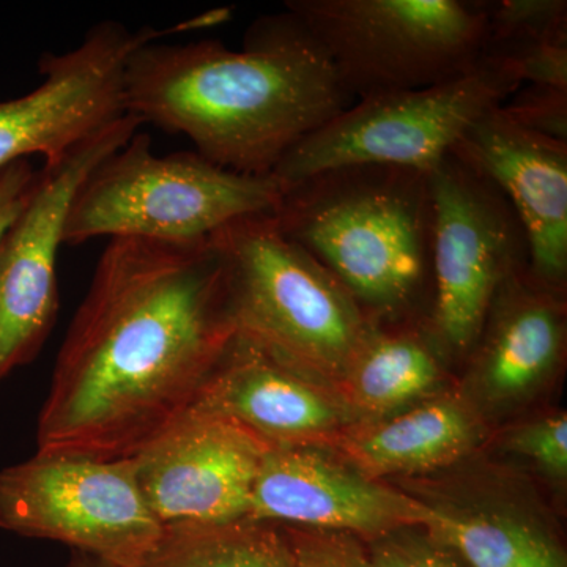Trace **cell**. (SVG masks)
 Returning a JSON list of instances; mask_svg holds the SVG:
<instances>
[{
    "label": "cell",
    "instance_id": "cell-1",
    "mask_svg": "<svg viewBox=\"0 0 567 567\" xmlns=\"http://www.w3.org/2000/svg\"><path fill=\"white\" fill-rule=\"evenodd\" d=\"M235 334L212 238L110 240L63 339L37 453L133 457L193 409Z\"/></svg>",
    "mask_w": 567,
    "mask_h": 567
},
{
    "label": "cell",
    "instance_id": "cell-2",
    "mask_svg": "<svg viewBox=\"0 0 567 567\" xmlns=\"http://www.w3.org/2000/svg\"><path fill=\"white\" fill-rule=\"evenodd\" d=\"M126 114L181 133L224 169L267 177L298 142L357 100L290 11L249 25L244 48L218 40L137 48L123 78Z\"/></svg>",
    "mask_w": 567,
    "mask_h": 567
},
{
    "label": "cell",
    "instance_id": "cell-3",
    "mask_svg": "<svg viewBox=\"0 0 567 567\" xmlns=\"http://www.w3.org/2000/svg\"><path fill=\"white\" fill-rule=\"evenodd\" d=\"M279 230L349 293L369 323L413 311L434 297L429 174L347 166L282 189Z\"/></svg>",
    "mask_w": 567,
    "mask_h": 567
},
{
    "label": "cell",
    "instance_id": "cell-4",
    "mask_svg": "<svg viewBox=\"0 0 567 567\" xmlns=\"http://www.w3.org/2000/svg\"><path fill=\"white\" fill-rule=\"evenodd\" d=\"M221 252L237 331L279 361L341 382L371 323L333 276L256 215L212 237Z\"/></svg>",
    "mask_w": 567,
    "mask_h": 567
},
{
    "label": "cell",
    "instance_id": "cell-5",
    "mask_svg": "<svg viewBox=\"0 0 567 567\" xmlns=\"http://www.w3.org/2000/svg\"><path fill=\"white\" fill-rule=\"evenodd\" d=\"M282 189L274 175L224 169L196 152L156 155L137 132L82 182L63 244L100 237L196 244L238 219L271 215Z\"/></svg>",
    "mask_w": 567,
    "mask_h": 567
},
{
    "label": "cell",
    "instance_id": "cell-6",
    "mask_svg": "<svg viewBox=\"0 0 567 567\" xmlns=\"http://www.w3.org/2000/svg\"><path fill=\"white\" fill-rule=\"evenodd\" d=\"M354 100L417 91L483 63L487 2L289 0Z\"/></svg>",
    "mask_w": 567,
    "mask_h": 567
},
{
    "label": "cell",
    "instance_id": "cell-7",
    "mask_svg": "<svg viewBox=\"0 0 567 567\" xmlns=\"http://www.w3.org/2000/svg\"><path fill=\"white\" fill-rule=\"evenodd\" d=\"M518 89L483 61L480 69L443 84L365 96L298 142L271 175L284 189L347 166L432 173L481 115Z\"/></svg>",
    "mask_w": 567,
    "mask_h": 567
},
{
    "label": "cell",
    "instance_id": "cell-8",
    "mask_svg": "<svg viewBox=\"0 0 567 567\" xmlns=\"http://www.w3.org/2000/svg\"><path fill=\"white\" fill-rule=\"evenodd\" d=\"M0 527L58 540L114 567L144 565L164 529L132 457L39 453L0 473Z\"/></svg>",
    "mask_w": 567,
    "mask_h": 567
},
{
    "label": "cell",
    "instance_id": "cell-9",
    "mask_svg": "<svg viewBox=\"0 0 567 567\" xmlns=\"http://www.w3.org/2000/svg\"><path fill=\"white\" fill-rule=\"evenodd\" d=\"M432 301L429 330L447 352H473L503 284L528 267L516 212L483 175L453 153L429 173Z\"/></svg>",
    "mask_w": 567,
    "mask_h": 567
},
{
    "label": "cell",
    "instance_id": "cell-10",
    "mask_svg": "<svg viewBox=\"0 0 567 567\" xmlns=\"http://www.w3.org/2000/svg\"><path fill=\"white\" fill-rule=\"evenodd\" d=\"M141 126L140 118L125 114L37 171L28 199L0 238V380L35 357L55 322L58 257L78 189Z\"/></svg>",
    "mask_w": 567,
    "mask_h": 567
},
{
    "label": "cell",
    "instance_id": "cell-11",
    "mask_svg": "<svg viewBox=\"0 0 567 567\" xmlns=\"http://www.w3.org/2000/svg\"><path fill=\"white\" fill-rule=\"evenodd\" d=\"M177 32H189L186 21L169 31H133L118 21H102L73 50L41 55L39 87L17 99H0V169L35 155L43 156L44 164L58 163L123 117L130 55Z\"/></svg>",
    "mask_w": 567,
    "mask_h": 567
},
{
    "label": "cell",
    "instance_id": "cell-12",
    "mask_svg": "<svg viewBox=\"0 0 567 567\" xmlns=\"http://www.w3.org/2000/svg\"><path fill=\"white\" fill-rule=\"evenodd\" d=\"M268 447L233 420L188 412L132 458L163 525L216 524L249 517Z\"/></svg>",
    "mask_w": 567,
    "mask_h": 567
},
{
    "label": "cell",
    "instance_id": "cell-13",
    "mask_svg": "<svg viewBox=\"0 0 567 567\" xmlns=\"http://www.w3.org/2000/svg\"><path fill=\"white\" fill-rule=\"evenodd\" d=\"M439 507L386 487L319 446H270L254 484L249 518L284 527L349 533L371 540L425 528Z\"/></svg>",
    "mask_w": 567,
    "mask_h": 567
},
{
    "label": "cell",
    "instance_id": "cell-14",
    "mask_svg": "<svg viewBox=\"0 0 567 567\" xmlns=\"http://www.w3.org/2000/svg\"><path fill=\"white\" fill-rule=\"evenodd\" d=\"M451 153L506 197L527 235L529 275L561 293L567 279V142L529 132L495 106Z\"/></svg>",
    "mask_w": 567,
    "mask_h": 567
},
{
    "label": "cell",
    "instance_id": "cell-15",
    "mask_svg": "<svg viewBox=\"0 0 567 567\" xmlns=\"http://www.w3.org/2000/svg\"><path fill=\"white\" fill-rule=\"evenodd\" d=\"M319 385L237 331L189 412L233 420L270 446H319L353 421L344 401Z\"/></svg>",
    "mask_w": 567,
    "mask_h": 567
},
{
    "label": "cell",
    "instance_id": "cell-16",
    "mask_svg": "<svg viewBox=\"0 0 567 567\" xmlns=\"http://www.w3.org/2000/svg\"><path fill=\"white\" fill-rule=\"evenodd\" d=\"M559 295L536 282L528 267L503 284L475 346L477 379L488 398H522L555 371L566 334Z\"/></svg>",
    "mask_w": 567,
    "mask_h": 567
},
{
    "label": "cell",
    "instance_id": "cell-17",
    "mask_svg": "<svg viewBox=\"0 0 567 567\" xmlns=\"http://www.w3.org/2000/svg\"><path fill=\"white\" fill-rule=\"evenodd\" d=\"M481 436L475 413L458 398L435 399L363 429L349 432L341 447L364 475H413L454 464Z\"/></svg>",
    "mask_w": 567,
    "mask_h": 567
},
{
    "label": "cell",
    "instance_id": "cell-18",
    "mask_svg": "<svg viewBox=\"0 0 567 567\" xmlns=\"http://www.w3.org/2000/svg\"><path fill=\"white\" fill-rule=\"evenodd\" d=\"M424 334L416 328L371 323L339 382L346 385L341 399L353 416L390 415L427 394L440 382V358Z\"/></svg>",
    "mask_w": 567,
    "mask_h": 567
},
{
    "label": "cell",
    "instance_id": "cell-19",
    "mask_svg": "<svg viewBox=\"0 0 567 567\" xmlns=\"http://www.w3.org/2000/svg\"><path fill=\"white\" fill-rule=\"evenodd\" d=\"M141 567H295V555L286 529L246 517L164 525Z\"/></svg>",
    "mask_w": 567,
    "mask_h": 567
},
{
    "label": "cell",
    "instance_id": "cell-20",
    "mask_svg": "<svg viewBox=\"0 0 567 567\" xmlns=\"http://www.w3.org/2000/svg\"><path fill=\"white\" fill-rule=\"evenodd\" d=\"M423 529L468 567H513L551 543L524 518L499 514L456 516L439 509L435 520Z\"/></svg>",
    "mask_w": 567,
    "mask_h": 567
},
{
    "label": "cell",
    "instance_id": "cell-21",
    "mask_svg": "<svg viewBox=\"0 0 567 567\" xmlns=\"http://www.w3.org/2000/svg\"><path fill=\"white\" fill-rule=\"evenodd\" d=\"M567 39L566 0L487 2V47Z\"/></svg>",
    "mask_w": 567,
    "mask_h": 567
},
{
    "label": "cell",
    "instance_id": "cell-22",
    "mask_svg": "<svg viewBox=\"0 0 567 567\" xmlns=\"http://www.w3.org/2000/svg\"><path fill=\"white\" fill-rule=\"evenodd\" d=\"M372 567H468L423 528H399L369 543Z\"/></svg>",
    "mask_w": 567,
    "mask_h": 567
},
{
    "label": "cell",
    "instance_id": "cell-23",
    "mask_svg": "<svg viewBox=\"0 0 567 567\" xmlns=\"http://www.w3.org/2000/svg\"><path fill=\"white\" fill-rule=\"evenodd\" d=\"M282 528L292 544L295 567H372L360 537L327 529Z\"/></svg>",
    "mask_w": 567,
    "mask_h": 567
},
{
    "label": "cell",
    "instance_id": "cell-24",
    "mask_svg": "<svg viewBox=\"0 0 567 567\" xmlns=\"http://www.w3.org/2000/svg\"><path fill=\"white\" fill-rule=\"evenodd\" d=\"M499 110L529 132L567 142V91L529 84L499 104Z\"/></svg>",
    "mask_w": 567,
    "mask_h": 567
},
{
    "label": "cell",
    "instance_id": "cell-25",
    "mask_svg": "<svg viewBox=\"0 0 567 567\" xmlns=\"http://www.w3.org/2000/svg\"><path fill=\"white\" fill-rule=\"evenodd\" d=\"M509 450L532 458L547 475H567V416L544 417L524 425L509 439Z\"/></svg>",
    "mask_w": 567,
    "mask_h": 567
},
{
    "label": "cell",
    "instance_id": "cell-26",
    "mask_svg": "<svg viewBox=\"0 0 567 567\" xmlns=\"http://www.w3.org/2000/svg\"><path fill=\"white\" fill-rule=\"evenodd\" d=\"M35 175L31 159H22L0 169V238L28 199Z\"/></svg>",
    "mask_w": 567,
    "mask_h": 567
},
{
    "label": "cell",
    "instance_id": "cell-27",
    "mask_svg": "<svg viewBox=\"0 0 567 567\" xmlns=\"http://www.w3.org/2000/svg\"><path fill=\"white\" fill-rule=\"evenodd\" d=\"M513 567H567L561 550L554 543L540 547L535 554L518 561Z\"/></svg>",
    "mask_w": 567,
    "mask_h": 567
},
{
    "label": "cell",
    "instance_id": "cell-28",
    "mask_svg": "<svg viewBox=\"0 0 567 567\" xmlns=\"http://www.w3.org/2000/svg\"><path fill=\"white\" fill-rule=\"evenodd\" d=\"M66 567H114V566L107 565V563L102 561V559L89 557V555L80 554V551H78V554L74 555L73 559H71L70 565Z\"/></svg>",
    "mask_w": 567,
    "mask_h": 567
}]
</instances>
